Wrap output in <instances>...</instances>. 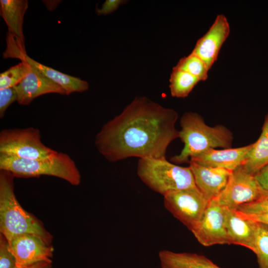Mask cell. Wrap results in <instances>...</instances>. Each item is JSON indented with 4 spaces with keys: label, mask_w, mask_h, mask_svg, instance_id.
Here are the masks:
<instances>
[{
    "label": "cell",
    "mask_w": 268,
    "mask_h": 268,
    "mask_svg": "<svg viewBox=\"0 0 268 268\" xmlns=\"http://www.w3.org/2000/svg\"><path fill=\"white\" fill-rule=\"evenodd\" d=\"M173 109L146 97H137L97 133L95 145L109 161L130 157L166 158L167 148L179 138Z\"/></svg>",
    "instance_id": "6da1fadb"
},
{
    "label": "cell",
    "mask_w": 268,
    "mask_h": 268,
    "mask_svg": "<svg viewBox=\"0 0 268 268\" xmlns=\"http://www.w3.org/2000/svg\"><path fill=\"white\" fill-rule=\"evenodd\" d=\"M14 176L0 170V232L9 242L22 234H32L50 245L53 236L41 221L27 212L20 204L14 194Z\"/></svg>",
    "instance_id": "7a4b0ae2"
},
{
    "label": "cell",
    "mask_w": 268,
    "mask_h": 268,
    "mask_svg": "<svg viewBox=\"0 0 268 268\" xmlns=\"http://www.w3.org/2000/svg\"><path fill=\"white\" fill-rule=\"evenodd\" d=\"M180 127L179 138L184 146L179 154L171 157L175 163L189 162L192 157L211 148L231 147L233 135L229 130L222 125L209 127L196 113H185L181 118Z\"/></svg>",
    "instance_id": "3957f363"
},
{
    "label": "cell",
    "mask_w": 268,
    "mask_h": 268,
    "mask_svg": "<svg viewBox=\"0 0 268 268\" xmlns=\"http://www.w3.org/2000/svg\"><path fill=\"white\" fill-rule=\"evenodd\" d=\"M0 170L8 171L17 178L48 175L62 179L73 186L81 182V175L74 161L63 152H58L44 159H23L0 153Z\"/></svg>",
    "instance_id": "277c9868"
},
{
    "label": "cell",
    "mask_w": 268,
    "mask_h": 268,
    "mask_svg": "<svg viewBox=\"0 0 268 268\" xmlns=\"http://www.w3.org/2000/svg\"><path fill=\"white\" fill-rule=\"evenodd\" d=\"M137 174L147 187L163 196L197 187L189 166L175 165L166 158L139 159Z\"/></svg>",
    "instance_id": "5b68a950"
},
{
    "label": "cell",
    "mask_w": 268,
    "mask_h": 268,
    "mask_svg": "<svg viewBox=\"0 0 268 268\" xmlns=\"http://www.w3.org/2000/svg\"><path fill=\"white\" fill-rule=\"evenodd\" d=\"M58 151L43 143L38 129H6L0 132V153L28 159H44Z\"/></svg>",
    "instance_id": "8992f818"
},
{
    "label": "cell",
    "mask_w": 268,
    "mask_h": 268,
    "mask_svg": "<svg viewBox=\"0 0 268 268\" xmlns=\"http://www.w3.org/2000/svg\"><path fill=\"white\" fill-rule=\"evenodd\" d=\"M163 197L165 207L191 231L200 221L209 202L197 187L171 191Z\"/></svg>",
    "instance_id": "52a82bcc"
},
{
    "label": "cell",
    "mask_w": 268,
    "mask_h": 268,
    "mask_svg": "<svg viewBox=\"0 0 268 268\" xmlns=\"http://www.w3.org/2000/svg\"><path fill=\"white\" fill-rule=\"evenodd\" d=\"M265 193L255 175L247 173L241 166L232 171L224 189L212 200L222 206L236 209L241 205L256 201Z\"/></svg>",
    "instance_id": "ba28073f"
},
{
    "label": "cell",
    "mask_w": 268,
    "mask_h": 268,
    "mask_svg": "<svg viewBox=\"0 0 268 268\" xmlns=\"http://www.w3.org/2000/svg\"><path fill=\"white\" fill-rule=\"evenodd\" d=\"M198 242L205 247L229 244L225 226L224 207L214 200L209 201L203 214L191 231Z\"/></svg>",
    "instance_id": "9c48e42d"
},
{
    "label": "cell",
    "mask_w": 268,
    "mask_h": 268,
    "mask_svg": "<svg viewBox=\"0 0 268 268\" xmlns=\"http://www.w3.org/2000/svg\"><path fill=\"white\" fill-rule=\"evenodd\" d=\"M3 54L5 58H14L19 59L21 61L26 62L45 77L61 87L67 95L73 92H82L89 88V84L86 81L60 72L29 57L20 44H18V46L16 44L13 45L9 41Z\"/></svg>",
    "instance_id": "30bf717a"
},
{
    "label": "cell",
    "mask_w": 268,
    "mask_h": 268,
    "mask_svg": "<svg viewBox=\"0 0 268 268\" xmlns=\"http://www.w3.org/2000/svg\"><path fill=\"white\" fill-rule=\"evenodd\" d=\"M16 266H29L40 262L52 263L53 247L32 234L16 236L8 242Z\"/></svg>",
    "instance_id": "8fae6325"
},
{
    "label": "cell",
    "mask_w": 268,
    "mask_h": 268,
    "mask_svg": "<svg viewBox=\"0 0 268 268\" xmlns=\"http://www.w3.org/2000/svg\"><path fill=\"white\" fill-rule=\"evenodd\" d=\"M229 33L230 25L227 18L223 14H218L206 33L198 40L191 53L203 60L209 69Z\"/></svg>",
    "instance_id": "7c38bea8"
},
{
    "label": "cell",
    "mask_w": 268,
    "mask_h": 268,
    "mask_svg": "<svg viewBox=\"0 0 268 268\" xmlns=\"http://www.w3.org/2000/svg\"><path fill=\"white\" fill-rule=\"evenodd\" d=\"M196 186L209 201L216 198L226 186L232 171L204 166L190 161Z\"/></svg>",
    "instance_id": "4fadbf2b"
},
{
    "label": "cell",
    "mask_w": 268,
    "mask_h": 268,
    "mask_svg": "<svg viewBox=\"0 0 268 268\" xmlns=\"http://www.w3.org/2000/svg\"><path fill=\"white\" fill-rule=\"evenodd\" d=\"M15 87L18 96L17 102L22 105H28L36 97L46 94L66 95L61 87L29 64L26 75Z\"/></svg>",
    "instance_id": "5bb4252c"
},
{
    "label": "cell",
    "mask_w": 268,
    "mask_h": 268,
    "mask_svg": "<svg viewBox=\"0 0 268 268\" xmlns=\"http://www.w3.org/2000/svg\"><path fill=\"white\" fill-rule=\"evenodd\" d=\"M252 146L253 143L235 148L222 150L211 148L192 157L190 161L204 166L224 168L233 171L242 165Z\"/></svg>",
    "instance_id": "9a60e30c"
},
{
    "label": "cell",
    "mask_w": 268,
    "mask_h": 268,
    "mask_svg": "<svg viewBox=\"0 0 268 268\" xmlns=\"http://www.w3.org/2000/svg\"><path fill=\"white\" fill-rule=\"evenodd\" d=\"M225 226L229 244L255 249L256 222L242 215L237 209L224 207Z\"/></svg>",
    "instance_id": "2e32d148"
},
{
    "label": "cell",
    "mask_w": 268,
    "mask_h": 268,
    "mask_svg": "<svg viewBox=\"0 0 268 268\" xmlns=\"http://www.w3.org/2000/svg\"><path fill=\"white\" fill-rule=\"evenodd\" d=\"M27 0H0V14L7 26L8 33L24 46L23 23L28 8Z\"/></svg>",
    "instance_id": "e0dca14e"
},
{
    "label": "cell",
    "mask_w": 268,
    "mask_h": 268,
    "mask_svg": "<svg viewBox=\"0 0 268 268\" xmlns=\"http://www.w3.org/2000/svg\"><path fill=\"white\" fill-rule=\"evenodd\" d=\"M162 268H221L202 255L162 250L159 253Z\"/></svg>",
    "instance_id": "ac0fdd59"
},
{
    "label": "cell",
    "mask_w": 268,
    "mask_h": 268,
    "mask_svg": "<svg viewBox=\"0 0 268 268\" xmlns=\"http://www.w3.org/2000/svg\"><path fill=\"white\" fill-rule=\"evenodd\" d=\"M268 165V113L265 117L262 132L258 139L253 143L241 166L247 173L255 175Z\"/></svg>",
    "instance_id": "d6986e66"
},
{
    "label": "cell",
    "mask_w": 268,
    "mask_h": 268,
    "mask_svg": "<svg viewBox=\"0 0 268 268\" xmlns=\"http://www.w3.org/2000/svg\"><path fill=\"white\" fill-rule=\"evenodd\" d=\"M200 80L186 71L173 68L170 78V90L173 97L185 98Z\"/></svg>",
    "instance_id": "ffe728a7"
},
{
    "label": "cell",
    "mask_w": 268,
    "mask_h": 268,
    "mask_svg": "<svg viewBox=\"0 0 268 268\" xmlns=\"http://www.w3.org/2000/svg\"><path fill=\"white\" fill-rule=\"evenodd\" d=\"M258 268H268V225L256 222L255 249Z\"/></svg>",
    "instance_id": "44dd1931"
},
{
    "label": "cell",
    "mask_w": 268,
    "mask_h": 268,
    "mask_svg": "<svg viewBox=\"0 0 268 268\" xmlns=\"http://www.w3.org/2000/svg\"><path fill=\"white\" fill-rule=\"evenodd\" d=\"M173 68L188 72L200 81H204L208 77L209 69L206 64L200 57L192 53L181 58Z\"/></svg>",
    "instance_id": "7402d4cb"
},
{
    "label": "cell",
    "mask_w": 268,
    "mask_h": 268,
    "mask_svg": "<svg viewBox=\"0 0 268 268\" xmlns=\"http://www.w3.org/2000/svg\"><path fill=\"white\" fill-rule=\"evenodd\" d=\"M28 68L29 64L22 61L18 64L0 73V89L17 85L26 75Z\"/></svg>",
    "instance_id": "603a6c76"
},
{
    "label": "cell",
    "mask_w": 268,
    "mask_h": 268,
    "mask_svg": "<svg viewBox=\"0 0 268 268\" xmlns=\"http://www.w3.org/2000/svg\"><path fill=\"white\" fill-rule=\"evenodd\" d=\"M236 209L247 215L268 213V194L266 192V193L258 199L241 205Z\"/></svg>",
    "instance_id": "cb8c5ba5"
},
{
    "label": "cell",
    "mask_w": 268,
    "mask_h": 268,
    "mask_svg": "<svg viewBox=\"0 0 268 268\" xmlns=\"http://www.w3.org/2000/svg\"><path fill=\"white\" fill-rule=\"evenodd\" d=\"M16 260L10 251L9 242L0 234V268H16Z\"/></svg>",
    "instance_id": "d4e9b609"
},
{
    "label": "cell",
    "mask_w": 268,
    "mask_h": 268,
    "mask_svg": "<svg viewBox=\"0 0 268 268\" xmlns=\"http://www.w3.org/2000/svg\"><path fill=\"white\" fill-rule=\"evenodd\" d=\"M17 93L15 87L0 89V118H2L9 106L17 100Z\"/></svg>",
    "instance_id": "484cf974"
},
{
    "label": "cell",
    "mask_w": 268,
    "mask_h": 268,
    "mask_svg": "<svg viewBox=\"0 0 268 268\" xmlns=\"http://www.w3.org/2000/svg\"><path fill=\"white\" fill-rule=\"evenodd\" d=\"M125 1L121 0H106L101 8L97 9L96 12L99 15H107L115 11L122 3Z\"/></svg>",
    "instance_id": "4316f807"
},
{
    "label": "cell",
    "mask_w": 268,
    "mask_h": 268,
    "mask_svg": "<svg viewBox=\"0 0 268 268\" xmlns=\"http://www.w3.org/2000/svg\"><path fill=\"white\" fill-rule=\"evenodd\" d=\"M255 176L262 188L268 191V165L262 169Z\"/></svg>",
    "instance_id": "83f0119b"
},
{
    "label": "cell",
    "mask_w": 268,
    "mask_h": 268,
    "mask_svg": "<svg viewBox=\"0 0 268 268\" xmlns=\"http://www.w3.org/2000/svg\"><path fill=\"white\" fill-rule=\"evenodd\" d=\"M240 213L248 219H249L255 222L264 223L268 225V213L260 215H247L241 212Z\"/></svg>",
    "instance_id": "f1b7e54d"
},
{
    "label": "cell",
    "mask_w": 268,
    "mask_h": 268,
    "mask_svg": "<svg viewBox=\"0 0 268 268\" xmlns=\"http://www.w3.org/2000/svg\"><path fill=\"white\" fill-rule=\"evenodd\" d=\"M52 263L46 261L40 262L29 266H24V268H51Z\"/></svg>",
    "instance_id": "f546056e"
},
{
    "label": "cell",
    "mask_w": 268,
    "mask_h": 268,
    "mask_svg": "<svg viewBox=\"0 0 268 268\" xmlns=\"http://www.w3.org/2000/svg\"><path fill=\"white\" fill-rule=\"evenodd\" d=\"M24 266H16V268H24Z\"/></svg>",
    "instance_id": "4dcf8cb0"
},
{
    "label": "cell",
    "mask_w": 268,
    "mask_h": 268,
    "mask_svg": "<svg viewBox=\"0 0 268 268\" xmlns=\"http://www.w3.org/2000/svg\"><path fill=\"white\" fill-rule=\"evenodd\" d=\"M266 193L268 194V192H266Z\"/></svg>",
    "instance_id": "1f68e13d"
}]
</instances>
